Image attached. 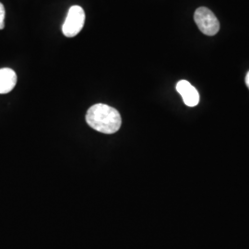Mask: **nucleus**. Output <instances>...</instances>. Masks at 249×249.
<instances>
[{
    "label": "nucleus",
    "mask_w": 249,
    "mask_h": 249,
    "mask_svg": "<svg viewBox=\"0 0 249 249\" xmlns=\"http://www.w3.org/2000/svg\"><path fill=\"white\" fill-rule=\"evenodd\" d=\"M86 121L90 127L105 134L116 133L122 124L119 112L104 104H97L90 107L86 115Z\"/></svg>",
    "instance_id": "obj_1"
},
{
    "label": "nucleus",
    "mask_w": 249,
    "mask_h": 249,
    "mask_svg": "<svg viewBox=\"0 0 249 249\" xmlns=\"http://www.w3.org/2000/svg\"><path fill=\"white\" fill-rule=\"evenodd\" d=\"M85 12L80 6H72L69 9L67 18L62 26V33L66 37L78 36L85 23Z\"/></svg>",
    "instance_id": "obj_2"
},
{
    "label": "nucleus",
    "mask_w": 249,
    "mask_h": 249,
    "mask_svg": "<svg viewBox=\"0 0 249 249\" xmlns=\"http://www.w3.org/2000/svg\"><path fill=\"white\" fill-rule=\"evenodd\" d=\"M5 17H6L5 7L2 3H0V30H3L5 27Z\"/></svg>",
    "instance_id": "obj_6"
},
{
    "label": "nucleus",
    "mask_w": 249,
    "mask_h": 249,
    "mask_svg": "<svg viewBox=\"0 0 249 249\" xmlns=\"http://www.w3.org/2000/svg\"><path fill=\"white\" fill-rule=\"evenodd\" d=\"M177 90L182 96L185 105L187 107H194L199 103V93L197 89L187 80H180L177 84Z\"/></svg>",
    "instance_id": "obj_4"
},
{
    "label": "nucleus",
    "mask_w": 249,
    "mask_h": 249,
    "mask_svg": "<svg viewBox=\"0 0 249 249\" xmlns=\"http://www.w3.org/2000/svg\"><path fill=\"white\" fill-rule=\"evenodd\" d=\"M194 19L198 29L206 36H215L220 30V22L213 12L205 7L198 8L195 11Z\"/></svg>",
    "instance_id": "obj_3"
},
{
    "label": "nucleus",
    "mask_w": 249,
    "mask_h": 249,
    "mask_svg": "<svg viewBox=\"0 0 249 249\" xmlns=\"http://www.w3.org/2000/svg\"><path fill=\"white\" fill-rule=\"evenodd\" d=\"M246 84H247V86H248V88L249 89V71L248 72V74L246 76Z\"/></svg>",
    "instance_id": "obj_7"
},
{
    "label": "nucleus",
    "mask_w": 249,
    "mask_h": 249,
    "mask_svg": "<svg viewBox=\"0 0 249 249\" xmlns=\"http://www.w3.org/2000/svg\"><path fill=\"white\" fill-rule=\"evenodd\" d=\"M17 83V75L11 69L0 70V94L9 93Z\"/></svg>",
    "instance_id": "obj_5"
}]
</instances>
